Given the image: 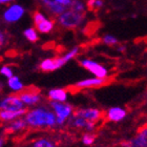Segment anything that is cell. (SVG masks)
<instances>
[{
  "mask_svg": "<svg viewBox=\"0 0 147 147\" xmlns=\"http://www.w3.org/2000/svg\"><path fill=\"white\" fill-rule=\"evenodd\" d=\"M24 116V121L26 122L28 126L32 128L46 129L55 127L57 125L54 113L44 106H39L28 110Z\"/></svg>",
  "mask_w": 147,
  "mask_h": 147,
  "instance_id": "cell-1",
  "label": "cell"
},
{
  "mask_svg": "<svg viewBox=\"0 0 147 147\" xmlns=\"http://www.w3.org/2000/svg\"><path fill=\"white\" fill-rule=\"evenodd\" d=\"M86 14L74 12L71 9H67L65 12H63L61 15H59L56 18V21L59 26L65 30H76L79 26L83 24L85 21Z\"/></svg>",
  "mask_w": 147,
  "mask_h": 147,
  "instance_id": "cell-2",
  "label": "cell"
},
{
  "mask_svg": "<svg viewBox=\"0 0 147 147\" xmlns=\"http://www.w3.org/2000/svg\"><path fill=\"white\" fill-rule=\"evenodd\" d=\"M49 106L56 117L57 125H63L74 113V107L66 102H53L49 101Z\"/></svg>",
  "mask_w": 147,
  "mask_h": 147,
  "instance_id": "cell-3",
  "label": "cell"
},
{
  "mask_svg": "<svg viewBox=\"0 0 147 147\" xmlns=\"http://www.w3.org/2000/svg\"><path fill=\"white\" fill-rule=\"evenodd\" d=\"M33 21L35 24V30L40 34H49L54 31L56 21L49 19L42 12L37 11L33 14Z\"/></svg>",
  "mask_w": 147,
  "mask_h": 147,
  "instance_id": "cell-4",
  "label": "cell"
},
{
  "mask_svg": "<svg viewBox=\"0 0 147 147\" xmlns=\"http://www.w3.org/2000/svg\"><path fill=\"white\" fill-rule=\"evenodd\" d=\"M40 2L49 15L57 18L69 7L71 0H40Z\"/></svg>",
  "mask_w": 147,
  "mask_h": 147,
  "instance_id": "cell-5",
  "label": "cell"
},
{
  "mask_svg": "<svg viewBox=\"0 0 147 147\" xmlns=\"http://www.w3.org/2000/svg\"><path fill=\"white\" fill-rule=\"evenodd\" d=\"M80 66H82L83 68H85L86 71H88L90 74H92L96 78H101V79H105L108 78V69L105 67L104 65L100 64L95 60L88 58H84L79 60Z\"/></svg>",
  "mask_w": 147,
  "mask_h": 147,
  "instance_id": "cell-6",
  "label": "cell"
},
{
  "mask_svg": "<svg viewBox=\"0 0 147 147\" xmlns=\"http://www.w3.org/2000/svg\"><path fill=\"white\" fill-rule=\"evenodd\" d=\"M74 116L82 118L85 121L89 123H94V124H98L99 122H101L102 120L105 118L104 111L98 109V108H79V109L74 110L73 113Z\"/></svg>",
  "mask_w": 147,
  "mask_h": 147,
  "instance_id": "cell-7",
  "label": "cell"
},
{
  "mask_svg": "<svg viewBox=\"0 0 147 147\" xmlns=\"http://www.w3.org/2000/svg\"><path fill=\"white\" fill-rule=\"evenodd\" d=\"M18 97L21 100L22 103L24 105H28V106L38 105L42 100L40 90L38 88H36V87H33V86L24 88L22 92H19Z\"/></svg>",
  "mask_w": 147,
  "mask_h": 147,
  "instance_id": "cell-8",
  "label": "cell"
},
{
  "mask_svg": "<svg viewBox=\"0 0 147 147\" xmlns=\"http://www.w3.org/2000/svg\"><path fill=\"white\" fill-rule=\"evenodd\" d=\"M25 9L24 7L18 3H13L9 6H7V9L3 12L2 18L6 23H15L18 22L20 19L24 16Z\"/></svg>",
  "mask_w": 147,
  "mask_h": 147,
  "instance_id": "cell-9",
  "label": "cell"
},
{
  "mask_svg": "<svg viewBox=\"0 0 147 147\" xmlns=\"http://www.w3.org/2000/svg\"><path fill=\"white\" fill-rule=\"evenodd\" d=\"M67 62L63 56H58L55 58H46L40 62L39 69L44 73H51V71H55L59 68H61Z\"/></svg>",
  "mask_w": 147,
  "mask_h": 147,
  "instance_id": "cell-10",
  "label": "cell"
},
{
  "mask_svg": "<svg viewBox=\"0 0 147 147\" xmlns=\"http://www.w3.org/2000/svg\"><path fill=\"white\" fill-rule=\"evenodd\" d=\"M110 82L109 78H87V79L81 80L79 82L74 84V87L78 89H84V88H97V87H101Z\"/></svg>",
  "mask_w": 147,
  "mask_h": 147,
  "instance_id": "cell-11",
  "label": "cell"
},
{
  "mask_svg": "<svg viewBox=\"0 0 147 147\" xmlns=\"http://www.w3.org/2000/svg\"><path fill=\"white\" fill-rule=\"evenodd\" d=\"M24 108V104L18 95H9L0 101V110H19Z\"/></svg>",
  "mask_w": 147,
  "mask_h": 147,
  "instance_id": "cell-12",
  "label": "cell"
},
{
  "mask_svg": "<svg viewBox=\"0 0 147 147\" xmlns=\"http://www.w3.org/2000/svg\"><path fill=\"white\" fill-rule=\"evenodd\" d=\"M126 147H147V129L146 126H143L138 130V134L135 138L126 143Z\"/></svg>",
  "mask_w": 147,
  "mask_h": 147,
  "instance_id": "cell-13",
  "label": "cell"
},
{
  "mask_svg": "<svg viewBox=\"0 0 147 147\" xmlns=\"http://www.w3.org/2000/svg\"><path fill=\"white\" fill-rule=\"evenodd\" d=\"M126 116H127V111L124 108L116 106V107H111L107 110V113L105 115V119L110 122L118 123L122 121L123 119H125Z\"/></svg>",
  "mask_w": 147,
  "mask_h": 147,
  "instance_id": "cell-14",
  "label": "cell"
},
{
  "mask_svg": "<svg viewBox=\"0 0 147 147\" xmlns=\"http://www.w3.org/2000/svg\"><path fill=\"white\" fill-rule=\"evenodd\" d=\"M28 108H22L19 110H0V122H12L20 117L24 116Z\"/></svg>",
  "mask_w": 147,
  "mask_h": 147,
  "instance_id": "cell-15",
  "label": "cell"
},
{
  "mask_svg": "<svg viewBox=\"0 0 147 147\" xmlns=\"http://www.w3.org/2000/svg\"><path fill=\"white\" fill-rule=\"evenodd\" d=\"M28 127V124L24 121V119L22 118H18V119L14 120L9 123V125L4 128V134L5 135H12V134H17L22 130H24Z\"/></svg>",
  "mask_w": 147,
  "mask_h": 147,
  "instance_id": "cell-16",
  "label": "cell"
},
{
  "mask_svg": "<svg viewBox=\"0 0 147 147\" xmlns=\"http://www.w3.org/2000/svg\"><path fill=\"white\" fill-rule=\"evenodd\" d=\"M67 97V89L65 88H53L47 92V98L53 102H66Z\"/></svg>",
  "mask_w": 147,
  "mask_h": 147,
  "instance_id": "cell-17",
  "label": "cell"
},
{
  "mask_svg": "<svg viewBox=\"0 0 147 147\" xmlns=\"http://www.w3.org/2000/svg\"><path fill=\"white\" fill-rule=\"evenodd\" d=\"M7 85L15 92H20L24 89V85H23L22 81L19 79L18 76H15V75L7 79Z\"/></svg>",
  "mask_w": 147,
  "mask_h": 147,
  "instance_id": "cell-18",
  "label": "cell"
},
{
  "mask_svg": "<svg viewBox=\"0 0 147 147\" xmlns=\"http://www.w3.org/2000/svg\"><path fill=\"white\" fill-rule=\"evenodd\" d=\"M68 9L74 11V12L81 13V14H86L85 2H83L82 0H71V5H69Z\"/></svg>",
  "mask_w": 147,
  "mask_h": 147,
  "instance_id": "cell-19",
  "label": "cell"
},
{
  "mask_svg": "<svg viewBox=\"0 0 147 147\" xmlns=\"http://www.w3.org/2000/svg\"><path fill=\"white\" fill-rule=\"evenodd\" d=\"M104 5L103 0H87L85 3L86 9H88L90 12H97L99 9H101Z\"/></svg>",
  "mask_w": 147,
  "mask_h": 147,
  "instance_id": "cell-20",
  "label": "cell"
},
{
  "mask_svg": "<svg viewBox=\"0 0 147 147\" xmlns=\"http://www.w3.org/2000/svg\"><path fill=\"white\" fill-rule=\"evenodd\" d=\"M23 36L32 43H35L39 40L38 32H37L34 28H26V30H24V32H23Z\"/></svg>",
  "mask_w": 147,
  "mask_h": 147,
  "instance_id": "cell-21",
  "label": "cell"
},
{
  "mask_svg": "<svg viewBox=\"0 0 147 147\" xmlns=\"http://www.w3.org/2000/svg\"><path fill=\"white\" fill-rule=\"evenodd\" d=\"M31 147H56V145L54 142L49 140V139L40 138L35 140Z\"/></svg>",
  "mask_w": 147,
  "mask_h": 147,
  "instance_id": "cell-22",
  "label": "cell"
},
{
  "mask_svg": "<svg viewBox=\"0 0 147 147\" xmlns=\"http://www.w3.org/2000/svg\"><path fill=\"white\" fill-rule=\"evenodd\" d=\"M102 42L106 44L107 46H116L119 43V40L117 39L116 37L111 36V35H105L102 38Z\"/></svg>",
  "mask_w": 147,
  "mask_h": 147,
  "instance_id": "cell-23",
  "label": "cell"
},
{
  "mask_svg": "<svg viewBox=\"0 0 147 147\" xmlns=\"http://www.w3.org/2000/svg\"><path fill=\"white\" fill-rule=\"evenodd\" d=\"M96 141V135L92 134V132H86L82 136V142L83 144L85 145H92L94 144V142Z\"/></svg>",
  "mask_w": 147,
  "mask_h": 147,
  "instance_id": "cell-24",
  "label": "cell"
},
{
  "mask_svg": "<svg viewBox=\"0 0 147 147\" xmlns=\"http://www.w3.org/2000/svg\"><path fill=\"white\" fill-rule=\"evenodd\" d=\"M0 74L2 75V76H4L5 78H11V77L14 76V71H13V69L9 66H7V65H3L2 67L0 68Z\"/></svg>",
  "mask_w": 147,
  "mask_h": 147,
  "instance_id": "cell-25",
  "label": "cell"
},
{
  "mask_svg": "<svg viewBox=\"0 0 147 147\" xmlns=\"http://www.w3.org/2000/svg\"><path fill=\"white\" fill-rule=\"evenodd\" d=\"M6 40H7V37H6L5 33L0 30V49H1L3 46L5 45Z\"/></svg>",
  "mask_w": 147,
  "mask_h": 147,
  "instance_id": "cell-26",
  "label": "cell"
},
{
  "mask_svg": "<svg viewBox=\"0 0 147 147\" xmlns=\"http://www.w3.org/2000/svg\"><path fill=\"white\" fill-rule=\"evenodd\" d=\"M117 49L119 51V52L123 53V52H125V49H126V46L125 45H119L118 47H117Z\"/></svg>",
  "mask_w": 147,
  "mask_h": 147,
  "instance_id": "cell-27",
  "label": "cell"
},
{
  "mask_svg": "<svg viewBox=\"0 0 147 147\" xmlns=\"http://www.w3.org/2000/svg\"><path fill=\"white\" fill-rule=\"evenodd\" d=\"M13 1H15V0H1L0 1V4H7V3H11Z\"/></svg>",
  "mask_w": 147,
  "mask_h": 147,
  "instance_id": "cell-28",
  "label": "cell"
},
{
  "mask_svg": "<svg viewBox=\"0 0 147 147\" xmlns=\"http://www.w3.org/2000/svg\"><path fill=\"white\" fill-rule=\"evenodd\" d=\"M3 144H4V140H3V138L0 137V147H3Z\"/></svg>",
  "mask_w": 147,
  "mask_h": 147,
  "instance_id": "cell-29",
  "label": "cell"
},
{
  "mask_svg": "<svg viewBox=\"0 0 147 147\" xmlns=\"http://www.w3.org/2000/svg\"><path fill=\"white\" fill-rule=\"evenodd\" d=\"M2 88H3V85H2V83L0 82V92H1V90H2Z\"/></svg>",
  "mask_w": 147,
  "mask_h": 147,
  "instance_id": "cell-30",
  "label": "cell"
},
{
  "mask_svg": "<svg viewBox=\"0 0 147 147\" xmlns=\"http://www.w3.org/2000/svg\"><path fill=\"white\" fill-rule=\"evenodd\" d=\"M0 1H1V0H0Z\"/></svg>",
  "mask_w": 147,
  "mask_h": 147,
  "instance_id": "cell-31",
  "label": "cell"
}]
</instances>
